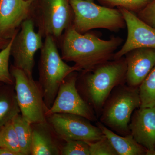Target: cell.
<instances>
[{"mask_svg":"<svg viewBox=\"0 0 155 155\" xmlns=\"http://www.w3.org/2000/svg\"><path fill=\"white\" fill-rule=\"evenodd\" d=\"M140 108L155 107V66L138 87Z\"/></svg>","mask_w":155,"mask_h":155,"instance_id":"d6986e66","label":"cell"},{"mask_svg":"<svg viewBox=\"0 0 155 155\" xmlns=\"http://www.w3.org/2000/svg\"><path fill=\"white\" fill-rule=\"evenodd\" d=\"M35 25L31 17L22 22L20 30L14 35L11 50L14 66L29 76H32L35 54L43 45V37L35 31Z\"/></svg>","mask_w":155,"mask_h":155,"instance_id":"9c48e42d","label":"cell"},{"mask_svg":"<svg viewBox=\"0 0 155 155\" xmlns=\"http://www.w3.org/2000/svg\"><path fill=\"white\" fill-rule=\"evenodd\" d=\"M0 155H17L16 153L13 152L5 148L0 147Z\"/></svg>","mask_w":155,"mask_h":155,"instance_id":"484cf974","label":"cell"},{"mask_svg":"<svg viewBox=\"0 0 155 155\" xmlns=\"http://www.w3.org/2000/svg\"><path fill=\"white\" fill-rule=\"evenodd\" d=\"M129 127L138 143L147 150H155V107L136 109L132 114Z\"/></svg>","mask_w":155,"mask_h":155,"instance_id":"5bb4252c","label":"cell"},{"mask_svg":"<svg viewBox=\"0 0 155 155\" xmlns=\"http://www.w3.org/2000/svg\"><path fill=\"white\" fill-rule=\"evenodd\" d=\"M61 155H90L87 142L79 140L65 142L61 151Z\"/></svg>","mask_w":155,"mask_h":155,"instance_id":"cb8c5ba5","label":"cell"},{"mask_svg":"<svg viewBox=\"0 0 155 155\" xmlns=\"http://www.w3.org/2000/svg\"><path fill=\"white\" fill-rule=\"evenodd\" d=\"M126 61L125 83L138 87L155 66V48H137L124 56Z\"/></svg>","mask_w":155,"mask_h":155,"instance_id":"4fadbf2b","label":"cell"},{"mask_svg":"<svg viewBox=\"0 0 155 155\" xmlns=\"http://www.w3.org/2000/svg\"><path fill=\"white\" fill-rule=\"evenodd\" d=\"M28 1H31V2H33L34 0H28Z\"/></svg>","mask_w":155,"mask_h":155,"instance_id":"f1b7e54d","label":"cell"},{"mask_svg":"<svg viewBox=\"0 0 155 155\" xmlns=\"http://www.w3.org/2000/svg\"><path fill=\"white\" fill-rule=\"evenodd\" d=\"M15 35L10 39L5 47L0 51V82L10 85H13L14 83V78L9 70V61Z\"/></svg>","mask_w":155,"mask_h":155,"instance_id":"44dd1931","label":"cell"},{"mask_svg":"<svg viewBox=\"0 0 155 155\" xmlns=\"http://www.w3.org/2000/svg\"><path fill=\"white\" fill-rule=\"evenodd\" d=\"M96 125L110 142L118 155L146 154V149L136 141L131 134L119 135L100 122H97Z\"/></svg>","mask_w":155,"mask_h":155,"instance_id":"2e32d148","label":"cell"},{"mask_svg":"<svg viewBox=\"0 0 155 155\" xmlns=\"http://www.w3.org/2000/svg\"><path fill=\"white\" fill-rule=\"evenodd\" d=\"M78 74L75 71L69 74L59 87L54 103L48 109L46 116L56 113L78 115L91 122L97 118L93 109L81 95L76 86Z\"/></svg>","mask_w":155,"mask_h":155,"instance_id":"30bf717a","label":"cell"},{"mask_svg":"<svg viewBox=\"0 0 155 155\" xmlns=\"http://www.w3.org/2000/svg\"><path fill=\"white\" fill-rule=\"evenodd\" d=\"M136 14L140 20L155 29V0H152Z\"/></svg>","mask_w":155,"mask_h":155,"instance_id":"d4e9b609","label":"cell"},{"mask_svg":"<svg viewBox=\"0 0 155 155\" xmlns=\"http://www.w3.org/2000/svg\"><path fill=\"white\" fill-rule=\"evenodd\" d=\"M39 62V85L48 109L52 106L61 84L72 72L78 70L75 66L65 63L58 51L55 39L45 37Z\"/></svg>","mask_w":155,"mask_h":155,"instance_id":"3957f363","label":"cell"},{"mask_svg":"<svg viewBox=\"0 0 155 155\" xmlns=\"http://www.w3.org/2000/svg\"><path fill=\"white\" fill-rule=\"evenodd\" d=\"M46 121L58 138L64 142L95 141L104 136L97 125H93L88 119L78 115L63 113L51 114L46 116Z\"/></svg>","mask_w":155,"mask_h":155,"instance_id":"ba28073f","label":"cell"},{"mask_svg":"<svg viewBox=\"0 0 155 155\" xmlns=\"http://www.w3.org/2000/svg\"><path fill=\"white\" fill-rule=\"evenodd\" d=\"M87 142L90 155H118L110 142L104 135L96 141Z\"/></svg>","mask_w":155,"mask_h":155,"instance_id":"603a6c76","label":"cell"},{"mask_svg":"<svg viewBox=\"0 0 155 155\" xmlns=\"http://www.w3.org/2000/svg\"><path fill=\"white\" fill-rule=\"evenodd\" d=\"M146 155H155V150H147Z\"/></svg>","mask_w":155,"mask_h":155,"instance_id":"4316f807","label":"cell"},{"mask_svg":"<svg viewBox=\"0 0 155 155\" xmlns=\"http://www.w3.org/2000/svg\"><path fill=\"white\" fill-rule=\"evenodd\" d=\"M5 40V39L2 38L0 37V44L2 43L1 42H3V41Z\"/></svg>","mask_w":155,"mask_h":155,"instance_id":"83f0119b","label":"cell"},{"mask_svg":"<svg viewBox=\"0 0 155 155\" xmlns=\"http://www.w3.org/2000/svg\"><path fill=\"white\" fill-rule=\"evenodd\" d=\"M61 38L62 59L74 63L78 71L81 72L90 71L100 64L113 60L123 41L119 37H112L106 40L92 32L80 33L72 24Z\"/></svg>","mask_w":155,"mask_h":155,"instance_id":"6da1fadb","label":"cell"},{"mask_svg":"<svg viewBox=\"0 0 155 155\" xmlns=\"http://www.w3.org/2000/svg\"><path fill=\"white\" fill-rule=\"evenodd\" d=\"M69 3L73 12L72 25L79 33L96 28L117 32L126 27L119 8L99 5L92 0H69Z\"/></svg>","mask_w":155,"mask_h":155,"instance_id":"5b68a950","label":"cell"},{"mask_svg":"<svg viewBox=\"0 0 155 155\" xmlns=\"http://www.w3.org/2000/svg\"><path fill=\"white\" fill-rule=\"evenodd\" d=\"M125 57L107 61L91 70L81 72L76 86L81 95L99 118L104 104L116 87L125 84Z\"/></svg>","mask_w":155,"mask_h":155,"instance_id":"7a4b0ae2","label":"cell"},{"mask_svg":"<svg viewBox=\"0 0 155 155\" xmlns=\"http://www.w3.org/2000/svg\"><path fill=\"white\" fill-rule=\"evenodd\" d=\"M106 7L122 8L137 14L152 0H99Z\"/></svg>","mask_w":155,"mask_h":155,"instance_id":"7402d4cb","label":"cell"},{"mask_svg":"<svg viewBox=\"0 0 155 155\" xmlns=\"http://www.w3.org/2000/svg\"><path fill=\"white\" fill-rule=\"evenodd\" d=\"M43 37L58 39L72 24L73 12L69 0H42L36 13L31 14Z\"/></svg>","mask_w":155,"mask_h":155,"instance_id":"52a82bcc","label":"cell"},{"mask_svg":"<svg viewBox=\"0 0 155 155\" xmlns=\"http://www.w3.org/2000/svg\"><path fill=\"white\" fill-rule=\"evenodd\" d=\"M140 104L138 87L129 86L126 83L119 85L112 91L104 104L100 122L119 135L130 134L131 116L140 107Z\"/></svg>","mask_w":155,"mask_h":155,"instance_id":"277c9868","label":"cell"},{"mask_svg":"<svg viewBox=\"0 0 155 155\" xmlns=\"http://www.w3.org/2000/svg\"><path fill=\"white\" fill-rule=\"evenodd\" d=\"M123 15L127 28L125 43L114 54L113 60L124 57L137 48H155V29L140 20L136 14L122 8H118Z\"/></svg>","mask_w":155,"mask_h":155,"instance_id":"8fae6325","label":"cell"},{"mask_svg":"<svg viewBox=\"0 0 155 155\" xmlns=\"http://www.w3.org/2000/svg\"><path fill=\"white\" fill-rule=\"evenodd\" d=\"M31 155H60L63 144L46 121L32 124Z\"/></svg>","mask_w":155,"mask_h":155,"instance_id":"9a60e30c","label":"cell"},{"mask_svg":"<svg viewBox=\"0 0 155 155\" xmlns=\"http://www.w3.org/2000/svg\"><path fill=\"white\" fill-rule=\"evenodd\" d=\"M11 85L0 88V129L20 114L16 93Z\"/></svg>","mask_w":155,"mask_h":155,"instance_id":"e0dca14e","label":"cell"},{"mask_svg":"<svg viewBox=\"0 0 155 155\" xmlns=\"http://www.w3.org/2000/svg\"><path fill=\"white\" fill-rule=\"evenodd\" d=\"M28 0H0V37L11 39L22 22L30 17L31 3Z\"/></svg>","mask_w":155,"mask_h":155,"instance_id":"7c38bea8","label":"cell"},{"mask_svg":"<svg viewBox=\"0 0 155 155\" xmlns=\"http://www.w3.org/2000/svg\"><path fill=\"white\" fill-rule=\"evenodd\" d=\"M12 122L17 133L20 153L22 155H31L32 124L20 114L16 115L12 119Z\"/></svg>","mask_w":155,"mask_h":155,"instance_id":"ac0fdd59","label":"cell"},{"mask_svg":"<svg viewBox=\"0 0 155 155\" xmlns=\"http://www.w3.org/2000/svg\"><path fill=\"white\" fill-rule=\"evenodd\" d=\"M11 73L21 115L31 124L46 121L48 108L38 82L34 80L32 76L14 66L11 68Z\"/></svg>","mask_w":155,"mask_h":155,"instance_id":"8992f818","label":"cell"},{"mask_svg":"<svg viewBox=\"0 0 155 155\" xmlns=\"http://www.w3.org/2000/svg\"><path fill=\"white\" fill-rule=\"evenodd\" d=\"M0 147L8 149L17 155H22L12 120L0 129Z\"/></svg>","mask_w":155,"mask_h":155,"instance_id":"ffe728a7","label":"cell"}]
</instances>
